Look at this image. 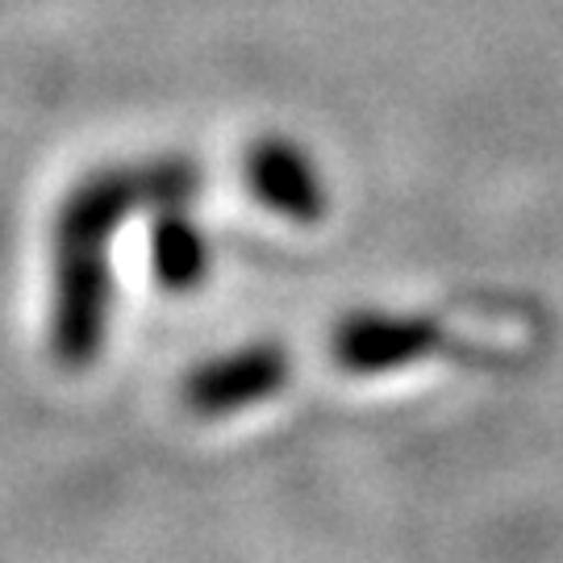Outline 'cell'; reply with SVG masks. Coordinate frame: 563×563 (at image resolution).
Wrapping results in <instances>:
<instances>
[{
    "instance_id": "cell-1",
    "label": "cell",
    "mask_w": 563,
    "mask_h": 563,
    "mask_svg": "<svg viewBox=\"0 0 563 563\" xmlns=\"http://www.w3.org/2000/svg\"><path fill=\"white\" fill-rule=\"evenodd\" d=\"M192 167H118L80 184L55 225V305H51V351L67 372L92 367L109 339L113 272L109 242L121 222L146 205H180L192 192Z\"/></svg>"
},
{
    "instance_id": "cell-2",
    "label": "cell",
    "mask_w": 563,
    "mask_h": 563,
    "mask_svg": "<svg viewBox=\"0 0 563 563\" xmlns=\"http://www.w3.org/2000/svg\"><path fill=\"white\" fill-rule=\"evenodd\" d=\"M530 325L514 309L484 313H397V309H360L346 313L330 334V355L351 376H393L405 367L430 363L434 355H455L476 367H509L530 342H518Z\"/></svg>"
},
{
    "instance_id": "cell-3",
    "label": "cell",
    "mask_w": 563,
    "mask_h": 563,
    "mask_svg": "<svg viewBox=\"0 0 563 563\" xmlns=\"http://www.w3.org/2000/svg\"><path fill=\"white\" fill-rule=\"evenodd\" d=\"M292 380V355L280 342H242L234 351L209 355L180 384L184 409L205 422H222L276 401Z\"/></svg>"
},
{
    "instance_id": "cell-4",
    "label": "cell",
    "mask_w": 563,
    "mask_h": 563,
    "mask_svg": "<svg viewBox=\"0 0 563 563\" xmlns=\"http://www.w3.org/2000/svg\"><path fill=\"white\" fill-rule=\"evenodd\" d=\"M246 180L267 209H276L292 222H318L325 213V184L318 163L292 142H260L246 163Z\"/></svg>"
},
{
    "instance_id": "cell-5",
    "label": "cell",
    "mask_w": 563,
    "mask_h": 563,
    "mask_svg": "<svg viewBox=\"0 0 563 563\" xmlns=\"http://www.w3.org/2000/svg\"><path fill=\"white\" fill-rule=\"evenodd\" d=\"M155 276L167 292H192L213 272V251L197 222L188 213H176V205H163V218L151 239Z\"/></svg>"
}]
</instances>
